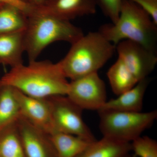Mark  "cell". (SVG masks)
I'll use <instances>...</instances> for the list:
<instances>
[{
    "mask_svg": "<svg viewBox=\"0 0 157 157\" xmlns=\"http://www.w3.org/2000/svg\"><path fill=\"white\" fill-rule=\"evenodd\" d=\"M2 84L11 86L27 95L39 98L67 95L69 82L59 62L33 61L28 65L11 68L1 78Z\"/></svg>",
    "mask_w": 157,
    "mask_h": 157,
    "instance_id": "1",
    "label": "cell"
},
{
    "mask_svg": "<svg viewBox=\"0 0 157 157\" xmlns=\"http://www.w3.org/2000/svg\"><path fill=\"white\" fill-rule=\"evenodd\" d=\"M59 62L66 78L75 80L98 73L114 54L116 46L99 32H90L75 42Z\"/></svg>",
    "mask_w": 157,
    "mask_h": 157,
    "instance_id": "2",
    "label": "cell"
},
{
    "mask_svg": "<svg viewBox=\"0 0 157 157\" xmlns=\"http://www.w3.org/2000/svg\"><path fill=\"white\" fill-rule=\"evenodd\" d=\"M84 35L82 30L70 21L41 11L37 7L28 17L24 31L25 52L29 61L37 60L42 51L59 41L73 44Z\"/></svg>",
    "mask_w": 157,
    "mask_h": 157,
    "instance_id": "3",
    "label": "cell"
},
{
    "mask_svg": "<svg viewBox=\"0 0 157 157\" xmlns=\"http://www.w3.org/2000/svg\"><path fill=\"white\" fill-rule=\"evenodd\" d=\"M157 25L144 10L128 0H123L117 21L101 27L99 32L115 45L128 40L156 52Z\"/></svg>",
    "mask_w": 157,
    "mask_h": 157,
    "instance_id": "4",
    "label": "cell"
},
{
    "mask_svg": "<svg viewBox=\"0 0 157 157\" xmlns=\"http://www.w3.org/2000/svg\"><path fill=\"white\" fill-rule=\"evenodd\" d=\"M99 128L103 137L131 142L149 128L157 118L156 110L147 112L99 110Z\"/></svg>",
    "mask_w": 157,
    "mask_h": 157,
    "instance_id": "5",
    "label": "cell"
},
{
    "mask_svg": "<svg viewBox=\"0 0 157 157\" xmlns=\"http://www.w3.org/2000/svg\"><path fill=\"white\" fill-rule=\"evenodd\" d=\"M48 99L51 107L55 132L75 135L90 142L97 140L83 121V109L67 96H56Z\"/></svg>",
    "mask_w": 157,
    "mask_h": 157,
    "instance_id": "6",
    "label": "cell"
},
{
    "mask_svg": "<svg viewBox=\"0 0 157 157\" xmlns=\"http://www.w3.org/2000/svg\"><path fill=\"white\" fill-rule=\"evenodd\" d=\"M67 96L83 110L98 111L107 101L106 86L98 73L71 80Z\"/></svg>",
    "mask_w": 157,
    "mask_h": 157,
    "instance_id": "7",
    "label": "cell"
},
{
    "mask_svg": "<svg viewBox=\"0 0 157 157\" xmlns=\"http://www.w3.org/2000/svg\"><path fill=\"white\" fill-rule=\"evenodd\" d=\"M116 51L138 81L148 77L157 63L156 52L137 42L123 40L116 45Z\"/></svg>",
    "mask_w": 157,
    "mask_h": 157,
    "instance_id": "8",
    "label": "cell"
},
{
    "mask_svg": "<svg viewBox=\"0 0 157 157\" xmlns=\"http://www.w3.org/2000/svg\"><path fill=\"white\" fill-rule=\"evenodd\" d=\"M16 123L26 157H58L50 134L21 115Z\"/></svg>",
    "mask_w": 157,
    "mask_h": 157,
    "instance_id": "9",
    "label": "cell"
},
{
    "mask_svg": "<svg viewBox=\"0 0 157 157\" xmlns=\"http://www.w3.org/2000/svg\"><path fill=\"white\" fill-rule=\"evenodd\" d=\"M21 115L32 124L51 135L55 132L51 107L48 98H39L27 95L14 88Z\"/></svg>",
    "mask_w": 157,
    "mask_h": 157,
    "instance_id": "10",
    "label": "cell"
},
{
    "mask_svg": "<svg viewBox=\"0 0 157 157\" xmlns=\"http://www.w3.org/2000/svg\"><path fill=\"white\" fill-rule=\"evenodd\" d=\"M98 6L97 0H46L38 8L59 18L71 21L94 14Z\"/></svg>",
    "mask_w": 157,
    "mask_h": 157,
    "instance_id": "11",
    "label": "cell"
},
{
    "mask_svg": "<svg viewBox=\"0 0 157 157\" xmlns=\"http://www.w3.org/2000/svg\"><path fill=\"white\" fill-rule=\"evenodd\" d=\"M149 83L148 77L140 80L135 86L118 96L117 98L107 101L99 110L141 111L144 98Z\"/></svg>",
    "mask_w": 157,
    "mask_h": 157,
    "instance_id": "12",
    "label": "cell"
},
{
    "mask_svg": "<svg viewBox=\"0 0 157 157\" xmlns=\"http://www.w3.org/2000/svg\"><path fill=\"white\" fill-rule=\"evenodd\" d=\"M76 157H135L130 142L103 137L91 142Z\"/></svg>",
    "mask_w": 157,
    "mask_h": 157,
    "instance_id": "13",
    "label": "cell"
},
{
    "mask_svg": "<svg viewBox=\"0 0 157 157\" xmlns=\"http://www.w3.org/2000/svg\"><path fill=\"white\" fill-rule=\"evenodd\" d=\"M24 31L0 34V64L11 68L23 64Z\"/></svg>",
    "mask_w": 157,
    "mask_h": 157,
    "instance_id": "14",
    "label": "cell"
},
{
    "mask_svg": "<svg viewBox=\"0 0 157 157\" xmlns=\"http://www.w3.org/2000/svg\"><path fill=\"white\" fill-rule=\"evenodd\" d=\"M20 116L14 88L2 84L0 88V130L15 123Z\"/></svg>",
    "mask_w": 157,
    "mask_h": 157,
    "instance_id": "15",
    "label": "cell"
},
{
    "mask_svg": "<svg viewBox=\"0 0 157 157\" xmlns=\"http://www.w3.org/2000/svg\"><path fill=\"white\" fill-rule=\"evenodd\" d=\"M58 157H76L91 142L75 135L55 132L50 135Z\"/></svg>",
    "mask_w": 157,
    "mask_h": 157,
    "instance_id": "16",
    "label": "cell"
},
{
    "mask_svg": "<svg viewBox=\"0 0 157 157\" xmlns=\"http://www.w3.org/2000/svg\"><path fill=\"white\" fill-rule=\"evenodd\" d=\"M107 76L112 91L117 96L131 89L139 82L119 58L109 68Z\"/></svg>",
    "mask_w": 157,
    "mask_h": 157,
    "instance_id": "17",
    "label": "cell"
},
{
    "mask_svg": "<svg viewBox=\"0 0 157 157\" xmlns=\"http://www.w3.org/2000/svg\"><path fill=\"white\" fill-rule=\"evenodd\" d=\"M28 17L22 11L7 5L0 6V34L25 31Z\"/></svg>",
    "mask_w": 157,
    "mask_h": 157,
    "instance_id": "18",
    "label": "cell"
},
{
    "mask_svg": "<svg viewBox=\"0 0 157 157\" xmlns=\"http://www.w3.org/2000/svg\"><path fill=\"white\" fill-rule=\"evenodd\" d=\"M16 123L0 130V157H26Z\"/></svg>",
    "mask_w": 157,
    "mask_h": 157,
    "instance_id": "19",
    "label": "cell"
},
{
    "mask_svg": "<svg viewBox=\"0 0 157 157\" xmlns=\"http://www.w3.org/2000/svg\"><path fill=\"white\" fill-rule=\"evenodd\" d=\"M131 144L135 157H157V142L151 137L140 136Z\"/></svg>",
    "mask_w": 157,
    "mask_h": 157,
    "instance_id": "20",
    "label": "cell"
},
{
    "mask_svg": "<svg viewBox=\"0 0 157 157\" xmlns=\"http://www.w3.org/2000/svg\"><path fill=\"white\" fill-rule=\"evenodd\" d=\"M104 14L112 23L117 21L120 13L123 0H97Z\"/></svg>",
    "mask_w": 157,
    "mask_h": 157,
    "instance_id": "21",
    "label": "cell"
},
{
    "mask_svg": "<svg viewBox=\"0 0 157 157\" xmlns=\"http://www.w3.org/2000/svg\"><path fill=\"white\" fill-rule=\"evenodd\" d=\"M135 3L150 15L157 25V0H128Z\"/></svg>",
    "mask_w": 157,
    "mask_h": 157,
    "instance_id": "22",
    "label": "cell"
},
{
    "mask_svg": "<svg viewBox=\"0 0 157 157\" xmlns=\"http://www.w3.org/2000/svg\"><path fill=\"white\" fill-rule=\"evenodd\" d=\"M0 4L9 5L15 7L22 11L27 17L37 9L36 7L31 5L27 0H0Z\"/></svg>",
    "mask_w": 157,
    "mask_h": 157,
    "instance_id": "23",
    "label": "cell"
},
{
    "mask_svg": "<svg viewBox=\"0 0 157 157\" xmlns=\"http://www.w3.org/2000/svg\"><path fill=\"white\" fill-rule=\"evenodd\" d=\"M27 1L30 3L31 5L35 7H39L42 6L45 2L46 0H27Z\"/></svg>",
    "mask_w": 157,
    "mask_h": 157,
    "instance_id": "24",
    "label": "cell"
},
{
    "mask_svg": "<svg viewBox=\"0 0 157 157\" xmlns=\"http://www.w3.org/2000/svg\"><path fill=\"white\" fill-rule=\"evenodd\" d=\"M2 82H1V78H0V88H1V86H2Z\"/></svg>",
    "mask_w": 157,
    "mask_h": 157,
    "instance_id": "25",
    "label": "cell"
},
{
    "mask_svg": "<svg viewBox=\"0 0 157 157\" xmlns=\"http://www.w3.org/2000/svg\"><path fill=\"white\" fill-rule=\"evenodd\" d=\"M1 6V4H0V6Z\"/></svg>",
    "mask_w": 157,
    "mask_h": 157,
    "instance_id": "26",
    "label": "cell"
}]
</instances>
